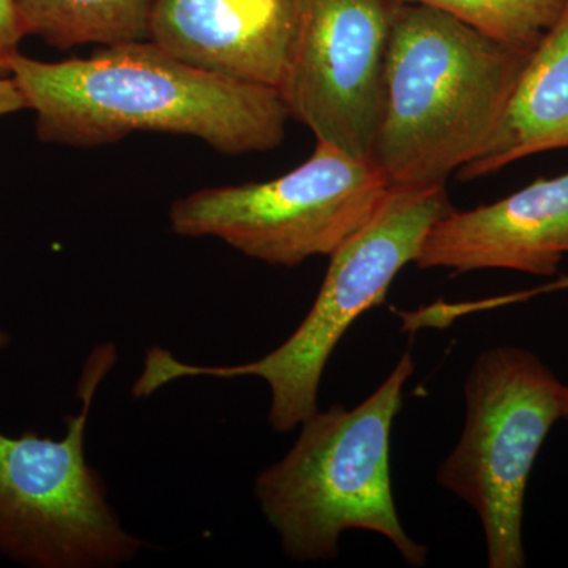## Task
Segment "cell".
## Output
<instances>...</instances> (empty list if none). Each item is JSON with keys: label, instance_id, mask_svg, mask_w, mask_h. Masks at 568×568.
I'll list each match as a JSON object with an SVG mask.
<instances>
[{"label": "cell", "instance_id": "1", "mask_svg": "<svg viewBox=\"0 0 568 568\" xmlns=\"http://www.w3.org/2000/svg\"><path fill=\"white\" fill-rule=\"evenodd\" d=\"M9 71L36 112L40 140L74 148L151 132L192 136L224 155H245L278 148L290 119L278 89L194 69L151 40L61 62L18 52Z\"/></svg>", "mask_w": 568, "mask_h": 568}, {"label": "cell", "instance_id": "2", "mask_svg": "<svg viewBox=\"0 0 568 568\" xmlns=\"http://www.w3.org/2000/svg\"><path fill=\"white\" fill-rule=\"evenodd\" d=\"M530 52L444 11L402 3L369 153L388 183L446 185L487 144Z\"/></svg>", "mask_w": 568, "mask_h": 568}, {"label": "cell", "instance_id": "3", "mask_svg": "<svg viewBox=\"0 0 568 568\" xmlns=\"http://www.w3.org/2000/svg\"><path fill=\"white\" fill-rule=\"evenodd\" d=\"M413 373L406 353L354 409L317 410L286 457L257 476L254 495L291 559H334L342 534L364 529L386 537L409 566H425L428 548L403 528L390 473L392 428Z\"/></svg>", "mask_w": 568, "mask_h": 568}, {"label": "cell", "instance_id": "4", "mask_svg": "<svg viewBox=\"0 0 568 568\" xmlns=\"http://www.w3.org/2000/svg\"><path fill=\"white\" fill-rule=\"evenodd\" d=\"M446 185H390L373 215L331 254L327 274L308 315L282 346L242 365H192L153 346L133 386L145 398L183 377H261L272 392L268 422L293 432L317 413V390L339 339L386 298L402 268L416 263L426 235L452 211Z\"/></svg>", "mask_w": 568, "mask_h": 568}, {"label": "cell", "instance_id": "5", "mask_svg": "<svg viewBox=\"0 0 568 568\" xmlns=\"http://www.w3.org/2000/svg\"><path fill=\"white\" fill-rule=\"evenodd\" d=\"M118 361L114 345L93 349L62 439L0 433V552L33 568L115 567L148 544L126 532L112 510L99 470L85 458L93 396Z\"/></svg>", "mask_w": 568, "mask_h": 568}, {"label": "cell", "instance_id": "6", "mask_svg": "<svg viewBox=\"0 0 568 568\" xmlns=\"http://www.w3.org/2000/svg\"><path fill=\"white\" fill-rule=\"evenodd\" d=\"M465 398V429L437 481L476 510L488 567L523 568L526 489L552 425L566 420L568 386L530 351L497 346L470 368Z\"/></svg>", "mask_w": 568, "mask_h": 568}, {"label": "cell", "instance_id": "7", "mask_svg": "<svg viewBox=\"0 0 568 568\" xmlns=\"http://www.w3.org/2000/svg\"><path fill=\"white\" fill-rule=\"evenodd\" d=\"M388 186L372 156L316 141L312 156L282 178L181 197L170 223L183 237L220 239L253 260L295 267L331 256L373 215Z\"/></svg>", "mask_w": 568, "mask_h": 568}, {"label": "cell", "instance_id": "8", "mask_svg": "<svg viewBox=\"0 0 568 568\" xmlns=\"http://www.w3.org/2000/svg\"><path fill=\"white\" fill-rule=\"evenodd\" d=\"M398 0H294L278 92L316 141L369 156L386 97Z\"/></svg>", "mask_w": 568, "mask_h": 568}, {"label": "cell", "instance_id": "9", "mask_svg": "<svg viewBox=\"0 0 568 568\" xmlns=\"http://www.w3.org/2000/svg\"><path fill=\"white\" fill-rule=\"evenodd\" d=\"M568 254V174L473 211L452 209L426 235L418 268L455 274L503 268L549 276Z\"/></svg>", "mask_w": 568, "mask_h": 568}, {"label": "cell", "instance_id": "10", "mask_svg": "<svg viewBox=\"0 0 568 568\" xmlns=\"http://www.w3.org/2000/svg\"><path fill=\"white\" fill-rule=\"evenodd\" d=\"M294 0H155L148 40L194 69L278 89Z\"/></svg>", "mask_w": 568, "mask_h": 568}, {"label": "cell", "instance_id": "11", "mask_svg": "<svg viewBox=\"0 0 568 568\" xmlns=\"http://www.w3.org/2000/svg\"><path fill=\"white\" fill-rule=\"evenodd\" d=\"M568 148V3L530 52L506 111L481 151L459 168V181L495 174L540 152Z\"/></svg>", "mask_w": 568, "mask_h": 568}, {"label": "cell", "instance_id": "12", "mask_svg": "<svg viewBox=\"0 0 568 568\" xmlns=\"http://www.w3.org/2000/svg\"><path fill=\"white\" fill-rule=\"evenodd\" d=\"M155 0H18L26 36L59 50L148 40Z\"/></svg>", "mask_w": 568, "mask_h": 568}, {"label": "cell", "instance_id": "13", "mask_svg": "<svg viewBox=\"0 0 568 568\" xmlns=\"http://www.w3.org/2000/svg\"><path fill=\"white\" fill-rule=\"evenodd\" d=\"M444 11L493 39L534 51L556 24L568 0H398Z\"/></svg>", "mask_w": 568, "mask_h": 568}, {"label": "cell", "instance_id": "14", "mask_svg": "<svg viewBox=\"0 0 568 568\" xmlns=\"http://www.w3.org/2000/svg\"><path fill=\"white\" fill-rule=\"evenodd\" d=\"M26 36L18 0H0V71H9L18 44Z\"/></svg>", "mask_w": 568, "mask_h": 568}, {"label": "cell", "instance_id": "15", "mask_svg": "<svg viewBox=\"0 0 568 568\" xmlns=\"http://www.w3.org/2000/svg\"><path fill=\"white\" fill-rule=\"evenodd\" d=\"M24 108H28L26 106L24 97H22L14 81L11 78L10 80L0 78V118L24 110Z\"/></svg>", "mask_w": 568, "mask_h": 568}, {"label": "cell", "instance_id": "16", "mask_svg": "<svg viewBox=\"0 0 568 568\" xmlns=\"http://www.w3.org/2000/svg\"><path fill=\"white\" fill-rule=\"evenodd\" d=\"M568 290V275L560 276L556 282L544 284V286L536 287V290L525 291V293L510 294L511 302H521L526 298L536 297L538 294L556 293V291Z\"/></svg>", "mask_w": 568, "mask_h": 568}, {"label": "cell", "instance_id": "17", "mask_svg": "<svg viewBox=\"0 0 568 568\" xmlns=\"http://www.w3.org/2000/svg\"><path fill=\"white\" fill-rule=\"evenodd\" d=\"M10 335L6 334V332L0 331V353H2V351L10 345Z\"/></svg>", "mask_w": 568, "mask_h": 568}, {"label": "cell", "instance_id": "18", "mask_svg": "<svg viewBox=\"0 0 568 568\" xmlns=\"http://www.w3.org/2000/svg\"><path fill=\"white\" fill-rule=\"evenodd\" d=\"M566 420L568 422V413H567V416H566Z\"/></svg>", "mask_w": 568, "mask_h": 568}]
</instances>
